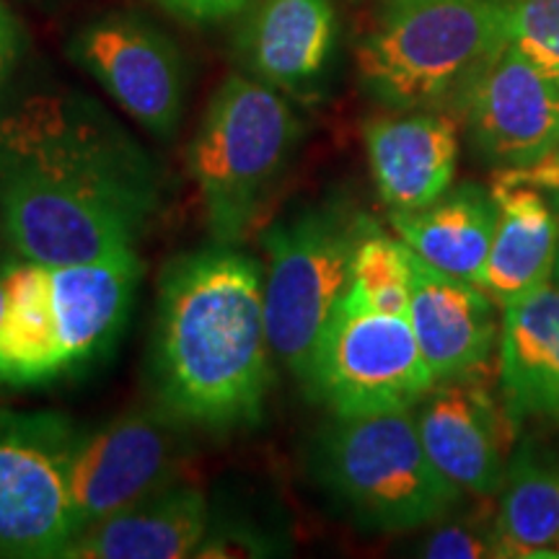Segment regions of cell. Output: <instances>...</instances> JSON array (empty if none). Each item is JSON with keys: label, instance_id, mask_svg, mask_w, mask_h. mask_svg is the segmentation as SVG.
<instances>
[{"label": "cell", "instance_id": "ba28073f", "mask_svg": "<svg viewBox=\"0 0 559 559\" xmlns=\"http://www.w3.org/2000/svg\"><path fill=\"white\" fill-rule=\"evenodd\" d=\"M75 432L58 412L0 409V557L60 559L79 534L68 477Z\"/></svg>", "mask_w": 559, "mask_h": 559}, {"label": "cell", "instance_id": "603a6c76", "mask_svg": "<svg viewBox=\"0 0 559 559\" xmlns=\"http://www.w3.org/2000/svg\"><path fill=\"white\" fill-rule=\"evenodd\" d=\"M506 39L559 86V0H500Z\"/></svg>", "mask_w": 559, "mask_h": 559}, {"label": "cell", "instance_id": "e0dca14e", "mask_svg": "<svg viewBox=\"0 0 559 559\" xmlns=\"http://www.w3.org/2000/svg\"><path fill=\"white\" fill-rule=\"evenodd\" d=\"M498 347L508 417L559 425V285H544L502 309Z\"/></svg>", "mask_w": 559, "mask_h": 559}, {"label": "cell", "instance_id": "4316f807", "mask_svg": "<svg viewBox=\"0 0 559 559\" xmlns=\"http://www.w3.org/2000/svg\"><path fill=\"white\" fill-rule=\"evenodd\" d=\"M13 60H16V26H13V19L3 9V3H0V86H3Z\"/></svg>", "mask_w": 559, "mask_h": 559}, {"label": "cell", "instance_id": "8992f818", "mask_svg": "<svg viewBox=\"0 0 559 559\" xmlns=\"http://www.w3.org/2000/svg\"><path fill=\"white\" fill-rule=\"evenodd\" d=\"M373 226L355 210L332 202L280 221L262 236L270 345L275 360L298 379L353 283L355 251Z\"/></svg>", "mask_w": 559, "mask_h": 559}, {"label": "cell", "instance_id": "3957f363", "mask_svg": "<svg viewBox=\"0 0 559 559\" xmlns=\"http://www.w3.org/2000/svg\"><path fill=\"white\" fill-rule=\"evenodd\" d=\"M311 472L345 513L366 531L400 534L436 526L464 492L432 464L415 407L337 417L319 432Z\"/></svg>", "mask_w": 559, "mask_h": 559}, {"label": "cell", "instance_id": "d4e9b609", "mask_svg": "<svg viewBox=\"0 0 559 559\" xmlns=\"http://www.w3.org/2000/svg\"><path fill=\"white\" fill-rule=\"evenodd\" d=\"M275 544L264 536H254L249 528H213L210 526L205 542L200 544L194 557H262L275 555Z\"/></svg>", "mask_w": 559, "mask_h": 559}, {"label": "cell", "instance_id": "44dd1931", "mask_svg": "<svg viewBox=\"0 0 559 559\" xmlns=\"http://www.w3.org/2000/svg\"><path fill=\"white\" fill-rule=\"evenodd\" d=\"M495 539L498 557H559V461L534 443L508 461Z\"/></svg>", "mask_w": 559, "mask_h": 559}, {"label": "cell", "instance_id": "7a4b0ae2", "mask_svg": "<svg viewBox=\"0 0 559 559\" xmlns=\"http://www.w3.org/2000/svg\"><path fill=\"white\" fill-rule=\"evenodd\" d=\"M275 353L264 311V270L230 243L177 257L160 277L153 381L160 407L205 430L262 417Z\"/></svg>", "mask_w": 559, "mask_h": 559}, {"label": "cell", "instance_id": "277c9868", "mask_svg": "<svg viewBox=\"0 0 559 559\" xmlns=\"http://www.w3.org/2000/svg\"><path fill=\"white\" fill-rule=\"evenodd\" d=\"M506 41L500 0H389L358 50L360 81L389 109H438Z\"/></svg>", "mask_w": 559, "mask_h": 559}, {"label": "cell", "instance_id": "9a60e30c", "mask_svg": "<svg viewBox=\"0 0 559 559\" xmlns=\"http://www.w3.org/2000/svg\"><path fill=\"white\" fill-rule=\"evenodd\" d=\"M210 526L202 489L174 481L81 528L60 559H185L198 555Z\"/></svg>", "mask_w": 559, "mask_h": 559}, {"label": "cell", "instance_id": "ac0fdd59", "mask_svg": "<svg viewBox=\"0 0 559 559\" xmlns=\"http://www.w3.org/2000/svg\"><path fill=\"white\" fill-rule=\"evenodd\" d=\"M334 37L332 0H262L243 26L239 52L254 79L300 88L324 73Z\"/></svg>", "mask_w": 559, "mask_h": 559}, {"label": "cell", "instance_id": "83f0119b", "mask_svg": "<svg viewBox=\"0 0 559 559\" xmlns=\"http://www.w3.org/2000/svg\"><path fill=\"white\" fill-rule=\"evenodd\" d=\"M515 174H521L523 179L534 181L536 187H542V190H557L559 187V151L555 153V156L544 158L542 164L536 166H528V169H510Z\"/></svg>", "mask_w": 559, "mask_h": 559}, {"label": "cell", "instance_id": "f1b7e54d", "mask_svg": "<svg viewBox=\"0 0 559 559\" xmlns=\"http://www.w3.org/2000/svg\"><path fill=\"white\" fill-rule=\"evenodd\" d=\"M13 260H9V257L0 254V311H3V285H5V270H9V264Z\"/></svg>", "mask_w": 559, "mask_h": 559}, {"label": "cell", "instance_id": "2e32d148", "mask_svg": "<svg viewBox=\"0 0 559 559\" xmlns=\"http://www.w3.org/2000/svg\"><path fill=\"white\" fill-rule=\"evenodd\" d=\"M492 198L498 223L477 285L506 309L555 280L559 223L542 187L510 169L495 181Z\"/></svg>", "mask_w": 559, "mask_h": 559}, {"label": "cell", "instance_id": "5bb4252c", "mask_svg": "<svg viewBox=\"0 0 559 559\" xmlns=\"http://www.w3.org/2000/svg\"><path fill=\"white\" fill-rule=\"evenodd\" d=\"M370 174L389 213H415L451 190L459 166V124L438 109H404L362 130Z\"/></svg>", "mask_w": 559, "mask_h": 559}, {"label": "cell", "instance_id": "484cf974", "mask_svg": "<svg viewBox=\"0 0 559 559\" xmlns=\"http://www.w3.org/2000/svg\"><path fill=\"white\" fill-rule=\"evenodd\" d=\"M164 9L190 21H221L247 9L249 0H158Z\"/></svg>", "mask_w": 559, "mask_h": 559}, {"label": "cell", "instance_id": "7402d4cb", "mask_svg": "<svg viewBox=\"0 0 559 559\" xmlns=\"http://www.w3.org/2000/svg\"><path fill=\"white\" fill-rule=\"evenodd\" d=\"M347 293L368 309L407 317L412 300V251L373 226L362 236Z\"/></svg>", "mask_w": 559, "mask_h": 559}, {"label": "cell", "instance_id": "4dcf8cb0", "mask_svg": "<svg viewBox=\"0 0 559 559\" xmlns=\"http://www.w3.org/2000/svg\"><path fill=\"white\" fill-rule=\"evenodd\" d=\"M551 192H555V202H557V207H559V187H557V190H551Z\"/></svg>", "mask_w": 559, "mask_h": 559}, {"label": "cell", "instance_id": "8fae6325", "mask_svg": "<svg viewBox=\"0 0 559 559\" xmlns=\"http://www.w3.org/2000/svg\"><path fill=\"white\" fill-rule=\"evenodd\" d=\"M70 52L91 79L156 138H171L187 102V68L174 41L135 16L96 19L75 34Z\"/></svg>", "mask_w": 559, "mask_h": 559}, {"label": "cell", "instance_id": "30bf717a", "mask_svg": "<svg viewBox=\"0 0 559 559\" xmlns=\"http://www.w3.org/2000/svg\"><path fill=\"white\" fill-rule=\"evenodd\" d=\"M453 107L489 164L528 169L559 151V86L510 41L472 75Z\"/></svg>", "mask_w": 559, "mask_h": 559}, {"label": "cell", "instance_id": "9c48e42d", "mask_svg": "<svg viewBox=\"0 0 559 559\" xmlns=\"http://www.w3.org/2000/svg\"><path fill=\"white\" fill-rule=\"evenodd\" d=\"M179 425L185 423L158 407L124 412L94 430L79 428L68 472L79 531L174 485L185 449Z\"/></svg>", "mask_w": 559, "mask_h": 559}, {"label": "cell", "instance_id": "ffe728a7", "mask_svg": "<svg viewBox=\"0 0 559 559\" xmlns=\"http://www.w3.org/2000/svg\"><path fill=\"white\" fill-rule=\"evenodd\" d=\"M498 205L492 190L464 185L415 213H391L396 236L419 260L469 283H479L492 247Z\"/></svg>", "mask_w": 559, "mask_h": 559}, {"label": "cell", "instance_id": "52a82bcc", "mask_svg": "<svg viewBox=\"0 0 559 559\" xmlns=\"http://www.w3.org/2000/svg\"><path fill=\"white\" fill-rule=\"evenodd\" d=\"M300 381L337 417L412 409L436 383L407 317L345 293L319 334Z\"/></svg>", "mask_w": 559, "mask_h": 559}, {"label": "cell", "instance_id": "5b68a950", "mask_svg": "<svg viewBox=\"0 0 559 559\" xmlns=\"http://www.w3.org/2000/svg\"><path fill=\"white\" fill-rule=\"evenodd\" d=\"M298 138L296 111L270 83L230 75L215 91L190 145V174L215 241L236 247L249 234Z\"/></svg>", "mask_w": 559, "mask_h": 559}, {"label": "cell", "instance_id": "4fadbf2b", "mask_svg": "<svg viewBox=\"0 0 559 559\" xmlns=\"http://www.w3.org/2000/svg\"><path fill=\"white\" fill-rule=\"evenodd\" d=\"M498 309L495 298L477 283L432 267L412 251L407 319L436 381L487 368L500 342Z\"/></svg>", "mask_w": 559, "mask_h": 559}, {"label": "cell", "instance_id": "cb8c5ba5", "mask_svg": "<svg viewBox=\"0 0 559 559\" xmlns=\"http://www.w3.org/2000/svg\"><path fill=\"white\" fill-rule=\"evenodd\" d=\"M419 555L432 559H479L498 557V539H495V521L481 523L474 519L451 521L438 526L419 544Z\"/></svg>", "mask_w": 559, "mask_h": 559}, {"label": "cell", "instance_id": "d6986e66", "mask_svg": "<svg viewBox=\"0 0 559 559\" xmlns=\"http://www.w3.org/2000/svg\"><path fill=\"white\" fill-rule=\"evenodd\" d=\"M70 376L50 304L47 264L13 260L0 311V386L32 389Z\"/></svg>", "mask_w": 559, "mask_h": 559}, {"label": "cell", "instance_id": "f546056e", "mask_svg": "<svg viewBox=\"0 0 559 559\" xmlns=\"http://www.w3.org/2000/svg\"><path fill=\"white\" fill-rule=\"evenodd\" d=\"M555 285H559V257H557V267H555Z\"/></svg>", "mask_w": 559, "mask_h": 559}, {"label": "cell", "instance_id": "6da1fadb", "mask_svg": "<svg viewBox=\"0 0 559 559\" xmlns=\"http://www.w3.org/2000/svg\"><path fill=\"white\" fill-rule=\"evenodd\" d=\"M158 202L153 160L83 96L34 94L0 117V230L21 260H130Z\"/></svg>", "mask_w": 559, "mask_h": 559}, {"label": "cell", "instance_id": "7c38bea8", "mask_svg": "<svg viewBox=\"0 0 559 559\" xmlns=\"http://www.w3.org/2000/svg\"><path fill=\"white\" fill-rule=\"evenodd\" d=\"M415 423L432 464L461 492L477 498L500 492L515 423L495 400L485 370L432 383L415 404Z\"/></svg>", "mask_w": 559, "mask_h": 559}]
</instances>
